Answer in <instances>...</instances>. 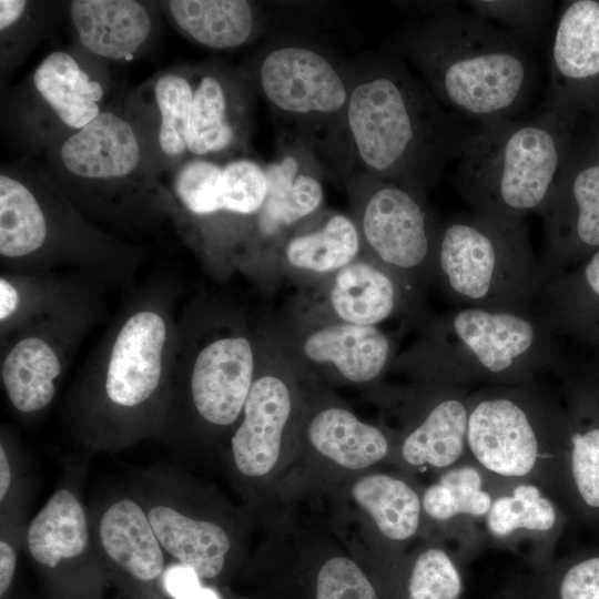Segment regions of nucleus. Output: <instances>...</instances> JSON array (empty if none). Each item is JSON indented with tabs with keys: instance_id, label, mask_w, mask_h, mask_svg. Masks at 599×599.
<instances>
[{
	"instance_id": "79ce46f5",
	"label": "nucleus",
	"mask_w": 599,
	"mask_h": 599,
	"mask_svg": "<svg viewBox=\"0 0 599 599\" xmlns=\"http://www.w3.org/2000/svg\"><path fill=\"white\" fill-rule=\"evenodd\" d=\"M28 1L1 0L0 1V31L3 32L18 23L27 12Z\"/></svg>"
},
{
	"instance_id": "412c9836",
	"label": "nucleus",
	"mask_w": 599,
	"mask_h": 599,
	"mask_svg": "<svg viewBox=\"0 0 599 599\" xmlns=\"http://www.w3.org/2000/svg\"><path fill=\"white\" fill-rule=\"evenodd\" d=\"M539 214L545 229L544 278L570 240L599 247V162L564 171Z\"/></svg>"
},
{
	"instance_id": "6e6552de",
	"label": "nucleus",
	"mask_w": 599,
	"mask_h": 599,
	"mask_svg": "<svg viewBox=\"0 0 599 599\" xmlns=\"http://www.w3.org/2000/svg\"><path fill=\"white\" fill-rule=\"evenodd\" d=\"M171 196L205 242L217 253L247 250L268 193L265 165L245 158H187L171 180Z\"/></svg>"
},
{
	"instance_id": "4c0bfd02",
	"label": "nucleus",
	"mask_w": 599,
	"mask_h": 599,
	"mask_svg": "<svg viewBox=\"0 0 599 599\" xmlns=\"http://www.w3.org/2000/svg\"><path fill=\"white\" fill-rule=\"evenodd\" d=\"M470 11L493 21L528 45L537 42L548 23L549 1H468Z\"/></svg>"
},
{
	"instance_id": "a19ab883",
	"label": "nucleus",
	"mask_w": 599,
	"mask_h": 599,
	"mask_svg": "<svg viewBox=\"0 0 599 599\" xmlns=\"http://www.w3.org/2000/svg\"><path fill=\"white\" fill-rule=\"evenodd\" d=\"M20 305L18 288L6 277L0 278V321L3 325L13 317Z\"/></svg>"
},
{
	"instance_id": "5701e85b",
	"label": "nucleus",
	"mask_w": 599,
	"mask_h": 599,
	"mask_svg": "<svg viewBox=\"0 0 599 599\" xmlns=\"http://www.w3.org/2000/svg\"><path fill=\"white\" fill-rule=\"evenodd\" d=\"M546 105L558 108L576 85L599 77V2L579 0L560 14L550 49Z\"/></svg>"
},
{
	"instance_id": "f3484780",
	"label": "nucleus",
	"mask_w": 599,
	"mask_h": 599,
	"mask_svg": "<svg viewBox=\"0 0 599 599\" xmlns=\"http://www.w3.org/2000/svg\"><path fill=\"white\" fill-rule=\"evenodd\" d=\"M496 481L469 457L437 475L422 493L424 518L436 522L458 544L463 567L486 537L484 521L494 501Z\"/></svg>"
},
{
	"instance_id": "9b49d317",
	"label": "nucleus",
	"mask_w": 599,
	"mask_h": 599,
	"mask_svg": "<svg viewBox=\"0 0 599 599\" xmlns=\"http://www.w3.org/2000/svg\"><path fill=\"white\" fill-rule=\"evenodd\" d=\"M296 373L272 337L261 342L255 379L231 439L234 463L244 476H265L277 464L293 414Z\"/></svg>"
},
{
	"instance_id": "a18cd8bd",
	"label": "nucleus",
	"mask_w": 599,
	"mask_h": 599,
	"mask_svg": "<svg viewBox=\"0 0 599 599\" xmlns=\"http://www.w3.org/2000/svg\"><path fill=\"white\" fill-rule=\"evenodd\" d=\"M11 484L10 465L3 446L0 447V499L3 500Z\"/></svg>"
},
{
	"instance_id": "7ed1b4c3",
	"label": "nucleus",
	"mask_w": 599,
	"mask_h": 599,
	"mask_svg": "<svg viewBox=\"0 0 599 599\" xmlns=\"http://www.w3.org/2000/svg\"><path fill=\"white\" fill-rule=\"evenodd\" d=\"M416 382L519 385L550 365V323L528 308L466 306L432 321L396 361Z\"/></svg>"
},
{
	"instance_id": "6ab92c4d",
	"label": "nucleus",
	"mask_w": 599,
	"mask_h": 599,
	"mask_svg": "<svg viewBox=\"0 0 599 599\" xmlns=\"http://www.w3.org/2000/svg\"><path fill=\"white\" fill-rule=\"evenodd\" d=\"M167 327L152 309L133 313L118 332L105 372V392L120 406L144 403L160 383Z\"/></svg>"
},
{
	"instance_id": "473e14b6",
	"label": "nucleus",
	"mask_w": 599,
	"mask_h": 599,
	"mask_svg": "<svg viewBox=\"0 0 599 599\" xmlns=\"http://www.w3.org/2000/svg\"><path fill=\"white\" fill-rule=\"evenodd\" d=\"M84 510L67 489L58 490L31 521L28 546L41 565L55 567L62 559L81 555L88 544Z\"/></svg>"
},
{
	"instance_id": "f257e3e1",
	"label": "nucleus",
	"mask_w": 599,
	"mask_h": 599,
	"mask_svg": "<svg viewBox=\"0 0 599 599\" xmlns=\"http://www.w3.org/2000/svg\"><path fill=\"white\" fill-rule=\"evenodd\" d=\"M351 169L425 195L458 160L465 131L425 82L390 54L349 67L345 116Z\"/></svg>"
},
{
	"instance_id": "58836bf2",
	"label": "nucleus",
	"mask_w": 599,
	"mask_h": 599,
	"mask_svg": "<svg viewBox=\"0 0 599 599\" xmlns=\"http://www.w3.org/2000/svg\"><path fill=\"white\" fill-rule=\"evenodd\" d=\"M316 599H378L363 570L349 558L333 557L316 578Z\"/></svg>"
},
{
	"instance_id": "37998d69",
	"label": "nucleus",
	"mask_w": 599,
	"mask_h": 599,
	"mask_svg": "<svg viewBox=\"0 0 599 599\" xmlns=\"http://www.w3.org/2000/svg\"><path fill=\"white\" fill-rule=\"evenodd\" d=\"M16 569V552L6 541L0 542V595L9 589Z\"/></svg>"
},
{
	"instance_id": "b1692460",
	"label": "nucleus",
	"mask_w": 599,
	"mask_h": 599,
	"mask_svg": "<svg viewBox=\"0 0 599 599\" xmlns=\"http://www.w3.org/2000/svg\"><path fill=\"white\" fill-rule=\"evenodd\" d=\"M70 17L82 47L111 60L134 54L152 32L149 11L133 0H75Z\"/></svg>"
},
{
	"instance_id": "dca6fc26",
	"label": "nucleus",
	"mask_w": 599,
	"mask_h": 599,
	"mask_svg": "<svg viewBox=\"0 0 599 599\" xmlns=\"http://www.w3.org/2000/svg\"><path fill=\"white\" fill-rule=\"evenodd\" d=\"M283 146L282 155L265 165L268 193L250 241L252 252L276 250L291 232L317 214L324 200L319 172L325 167L303 146Z\"/></svg>"
},
{
	"instance_id": "9d476101",
	"label": "nucleus",
	"mask_w": 599,
	"mask_h": 599,
	"mask_svg": "<svg viewBox=\"0 0 599 599\" xmlns=\"http://www.w3.org/2000/svg\"><path fill=\"white\" fill-rule=\"evenodd\" d=\"M272 338L300 372L317 369L354 384L377 379L393 362L392 341L378 326L322 314L303 318Z\"/></svg>"
},
{
	"instance_id": "a211bd4d",
	"label": "nucleus",
	"mask_w": 599,
	"mask_h": 599,
	"mask_svg": "<svg viewBox=\"0 0 599 599\" xmlns=\"http://www.w3.org/2000/svg\"><path fill=\"white\" fill-rule=\"evenodd\" d=\"M145 148L134 124L111 110L67 135L58 148L61 167L78 181L109 185L138 173Z\"/></svg>"
},
{
	"instance_id": "423d86ee",
	"label": "nucleus",
	"mask_w": 599,
	"mask_h": 599,
	"mask_svg": "<svg viewBox=\"0 0 599 599\" xmlns=\"http://www.w3.org/2000/svg\"><path fill=\"white\" fill-rule=\"evenodd\" d=\"M255 82L285 130L287 144L311 151L326 169L351 171L346 109L349 68L324 51L298 42L280 43L258 60Z\"/></svg>"
},
{
	"instance_id": "ea45409f",
	"label": "nucleus",
	"mask_w": 599,
	"mask_h": 599,
	"mask_svg": "<svg viewBox=\"0 0 599 599\" xmlns=\"http://www.w3.org/2000/svg\"><path fill=\"white\" fill-rule=\"evenodd\" d=\"M165 591L174 599H220L216 591L201 586L199 575L185 565H173L163 578Z\"/></svg>"
},
{
	"instance_id": "0eeeda50",
	"label": "nucleus",
	"mask_w": 599,
	"mask_h": 599,
	"mask_svg": "<svg viewBox=\"0 0 599 599\" xmlns=\"http://www.w3.org/2000/svg\"><path fill=\"white\" fill-rule=\"evenodd\" d=\"M433 274L454 300L491 309L528 308L544 282L524 221L477 212L441 224Z\"/></svg>"
},
{
	"instance_id": "49530a36",
	"label": "nucleus",
	"mask_w": 599,
	"mask_h": 599,
	"mask_svg": "<svg viewBox=\"0 0 599 599\" xmlns=\"http://www.w3.org/2000/svg\"><path fill=\"white\" fill-rule=\"evenodd\" d=\"M497 599H505V598H502L501 596H498Z\"/></svg>"
},
{
	"instance_id": "393cba45",
	"label": "nucleus",
	"mask_w": 599,
	"mask_h": 599,
	"mask_svg": "<svg viewBox=\"0 0 599 599\" xmlns=\"http://www.w3.org/2000/svg\"><path fill=\"white\" fill-rule=\"evenodd\" d=\"M306 437L318 454L352 470L382 461L394 448L384 429L358 419L339 405L325 406L313 413L306 425Z\"/></svg>"
},
{
	"instance_id": "2eb2a0df",
	"label": "nucleus",
	"mask_w": 599,
	"mask_h": 599,
	"mask_svg": "<svg viewBox=\"0 0 599 599\" xmlns=\"http://www.w3.org/2000/svg\"><path fill=\"white\" fill-rule=\"evenodd\" d=\"M561 525V507L540 486L496 480L484 521L486 542L518 554L534 568L552 558Z\"/></svg>"
},
{
	"instance_id": "72a5a7b5",
	"label": "nucleus",
	"mask_w": 599,
	"mask_h": 599,
	"mask_svg": "<svg viewBox=\"0 0 599 599\" xmlns=\"http://www.w3.org/2000/svg\"><path fill=\"white\" fill-rule=\"evenodd\" d=\"M499 596L505 599H599V554L551 558L512 579Z\"/></svg>"
},
{
	"instance_id": "1a4fd4ad",
	"label": "nucleus",
	"mask_w": 599,
	"mask_h": 599,
	"mask_svg": "<svg viewBox=\"0 0 599 599\" xmlns=\"http://www.w3.org/2000/svg\"><path fill=\"white\" fill-rule=\"evenodd\" d=\"M346 182L362 253L413 288L432 275L441 225L425 195L365 172H351Z\"/></svg>"
},
{
	"instance_id": "aec40b11",
	"label": "nucleus",
	"mask_w": 599,
	"mask_h": 599,
	"mask_svg": "<svg viewBox=\"0 0 599 599\" xmlns=\"http://www.w3.org/2000/svg\"><path fill=\"white\" fill-rule=\"evenodd\" d=\"M413 290L362 253L329 276L325 316L354 325L377 326L405 307Z\"/></svg>"
},
{
	"instance_id": "ddd939ff",
	"label": "nucleus",
	"mask_w": 599,
	"mask_h": 599,
	"mask_svg": "<svg viewBox=\"0 0 599 599\" xmlns=\"http://www.w3.org/2000/svg\"><path fill=\"white\" fill-rule=\"evenodd\" d=\"M260 345L246 329L222 327L197 349L190 387L205 422L227 426L242 415L255 379Z\"/></svg>"
},
{
	"instance_id": "a878e982",
	"label": "nucleus",
	"mask_w": 599,
	"mask_h": 599,
	"mask_svg": "<svg viewBox=\"0 0 599 599\" xmlns=\"http://www.w3.org/2000/svg\"><path fill=\"white\" fill-rule=\"evenodd\" d=\"M308 221L304 222L305 227L302 223L291 232L276 248L290 270L331 276L362 254L361 235L351 216L332 213L314 226H308Z\"/></svg>"
},
{
	"instance_id": "c03bdc74",
	"label": "nucleus",
	"mask_w": 599,
	"mask_h": 599,
	"mask_svg": "<svg viewBox=\"0 0 599 599\" xmlns=\"http://www.w3.org/2000/svg\"><path fill=\"white\" fill-rule=\"evenodd\" d=\"M583 276L587 286L599 297V251H597L587 263Z\"/></svg>"
},
{
	"instance_id": "4468645a",
	"label": "nucleus",
	"mask_w": 599,
	"mask_h": 599,
	"mask_svg": "<svg viewBox=\"0 0 599 599\" xmlns=\"http://www.w3.org/2000/svg\"><path fill=\"white\" fill-rule=\"evenodd\" d=\"M187 150L191 158L226 160L245 149L251 128L248 82L222 67L192 72Z\"/></svg>"
},
{
	"instance_id": "7c9ffc66",
	"label": "nucleus",
	"mask_w": 599,
	"mask_h": 599,
	"mask_svg": "<svg viewBox=\"0 0 599 599\" xmlns=\"http://www.w3.org/2000/svg\"><path fill=\"white\" fill-rule=\"evenodd\" d=\"M60 373L61 362L55 349L34 335L19 339L1 365L7 395L12 406L22 413L37 412L49 405Z\"/></svg>"
},
{
	"instance_id": "f8f14e48",
	"label": "nucleus",
	"mask_w": 599,
	"mask_h": 599,
	"mask_svg": "<svg viewBox=\"0 0 599 599\" xmlns=\"http://www.w3.org/2000/svg\"><path fill=\"white\" fill-rule=\"evenodd\" d=\"M416 399L407 417L396 454L402 465L437 475L468 457L469 388L416 382Z\"/></svg>"
},
{
	"instance_id": "2f4dec72",
	"label": "nucleus",
	"mask_w": 599,
	"mask_h": 599,
	"mask_svg": "<svg viewBox=\"0 0 599 599\" xmlns=\"http://www.w3.org/2000/svg\"><path fill=\"white\" fill-rule=\"evenodd\" d=\"M50 220L35 192L17 175L0 174V254L19 261L39 253L50 235Z\"/></svg>"
},
{
	"instance_id": "c85d7f7f",
	"label": "nucleus",
	"mask_w": 599,
	"mask_h": 599,
	"mask_svg": "<svg viewBox=\"0 0 599 599\" xmlns=\"http://www.w3.org/2000/svg\"><path fill=\"white\" fill-rule=\"evenodd\" d=\"M101 544L108 556L134 578L148 581L163 571L160 542L141 507L123 499L102 516Z\"/></svg>"
},
{
	"instance_id": "f03ea898",
	"label": "nucleus",
	"mask_w": 599,
	"mask_h": 599,
	"mask_svg": "<svg viewBox=\"0 0 599 599\" xmlns=\"http://www.w3.org/2000/svg\"><path fill=\"white\" fill-rule=\"evenodd\" d=\"M394 42L447 110L479 123L515 118L531 97V47L473 11L428 17L400 30Z\"/></svg>"
},
{
	"instance_id": "4be33fe9",
	"label": "nucleus",
	"mask_w": 599,
	"mask_h": 599,
	"mask_svg": "<svg viewBox=\"0 0 599 599\" xmlns=\"http://www.w3.org/2000/svg\"><path fill=\"white\" fill-rule=\"evenodd\" d=\"M30 90L38 113L52 120L67 135L101 113L104 89L79 60L65 51L49 53L31 75Z\"/></svg>"
},
{
	"instance_id": "c9c22d12",
	"label": "nucleus",
	"mask_w": 599,
	"mask_h": 599,
	"mask_svg": "<svg viewBox=\"0 0 599 599\" xmlns=\"http://www.w3.org/2000/svg\"><path fill=\"white\" fill-rule=\"evenodd\" d=\"M551 497L560 504L570 497L581 507L599 511V426L570 429Z\"/></svg>"
},
{
	"instance_id": "39448f33",
	"label": "nucleus",
	"mask_w": 599,
	"mask_h": 599,
	"mask_svg": "<svg viewBox=\"0 0 599 599\" xmlns=\"http://www.w3.org/2000/svg\"><path fill=\"white\" fill-rule=\"evenodd\" d=\"M568 424L536 382L470 392L468 457L501 483L528 481L551 496Z\"/></svg>"
},
{
	"instance_id": "c756f323",
	"label": "nucleus",
	"mask_w": 599,
	"mask_h": 599,
	"mask_svg": "<svg viewBox=\"0 0 599 599\" xmlns=\"http://www.w3.org/2000/svg\"><path fill=\"white\" fill-rule=\"evenodd\" d=\"M352 496L387 542L403 545L423 521L422 494L399 476L375 473L356 480Z\"/></svg>"
},
{
	"instance_id": "20e7f679",
	"label": "nucleus",
	"mask_w": 599,
	"mask_h": 599,
	"mask_svg": "<svg viewBox=\"0 0 599 599\" xmlns=\"http://www.w3.org/2000/svg\"><path fill=\"white\" fill-rule=\"evenodd\" d=\"M566 120L565 110L545 104L531 118L479 123L453 174L473 212L508 220L539 213L565 171Z\"/></svg>"
},
{
	"instance_id": "cd10ccee",
	"label": "nucleus",
	"mask_w": 599,
	"mask_h": 599,
	"mask_svg": "<svg viewBox=\"0 0 599 599\" xmlns=\"http://www.w3.org/2000/svg\"><path fill=\"white\" fill-rule=\"evenodd\" d=\"M148 518L159 542L180 564L192 568L200 578H214L221 572L231 544L219 525L190 518L166 506H154Z\"/></svg>"
},
{
	"instance_id": "e433bc0d",
	"label": "nucleus",
	"mask_w": 599,
	"mask_h": 599,
	"mask_svg": "<svg viewBox=\"0 0 599 599\" xmlns=\"http://www.w3.org/2000/svg\"><path fill=\"white\" fill-rule=\"evenodd\" d=\"M463 565L455 552L429 544L412 558L405 575V599H461Z\"/></svg>"
},
{
	"instance_id": "bb28decb",
	"label": "nucleus",
	"mask_w": 599,
	"mask_h": 599,
	"mask_svg": "<svg viewBox=\"0 0 599 599\" xmlns=\"http://www.w3.org/2000/svg\"><path fill=\"white\" fill-rule=\"evenodd\" d=\"M167 9L184 34L210 49L238 48L261 28L257 8L250 1L173 0L167 2Z\"/></svg>"
},
{
	"instance_id": "f704fd0d",
	"label": "nucleus",
	"mask_w": 599,
	"mask_h": 599,
	"mask_svg": "<svg viewBox=\"0 0 599 599\" xmlns=\"http://www.w3.org/2000/svg\"><path fill=\"white\" fill-rule=\"evenodd\" d=\"M151 90L156 112L154 134L156 149L165 160L181 163L189 154L192 72H164L154 80Z\"/></svg>"
}]
</instances>
